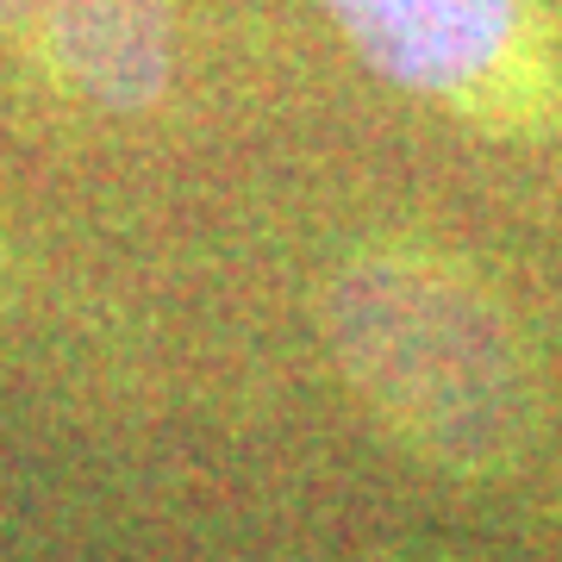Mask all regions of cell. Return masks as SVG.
I'll return each mask as SVG.
<instances>
[{"label": "cell", "mask_w": 562, "mask_h": 562, "mask_svg": "<svg viewBox=\"0 0 562 562\" xmlns=\"http://www.w3.org/2000/svg\"><path fill=\"white\" fill-rule=\"evenodd\" d=\"M325 338L357 394L419 457L501 475L531 425L519 338L501 306L419 257H362L325 294Z\"/></svg>", "instance_id": "cell-1"}, {"label": "cell", "mask_w": 562, "mask_h": 562, "mask_svg": "<svg viewBox=\"0 0 562 562\" xmlns=\"http://www.w3.org/2000/svg\"><path fill=\"white\" fill-rule=\"evenodd\" d=\"M350 50L406 94H475L525 32L519 0H319Z\"/></svg>", "instance_id": "cell-2"}, {"label": "cell", "mask_w": 562, "mask_h": 562, "mask_svg": "<svg viewBox=\"0 0 562 562\" xmlns=\"http://www.w3.org/2000/svg\"><path fill=\"white\" fill-rule=\"evenodd\" d=\"M38 32L63 81L106 113H144L169 88L176 0H50Z\"/></svg>", "instance_id": "cell-3"}, {"label": "cell", "mask_w": 562, "mask_h": 562, "mask_svg": "<svg viewBox=\"0 0 562 562\" xmlns=\"http://www.w3.org/2000/svg\"><path fill=\"white\" fill-rule=\"evenodd\" d=\"M44 7L50 0H0V32H32V25H44Z\"/></svg>", "instance_id": "cell-4"}]
</instances>
